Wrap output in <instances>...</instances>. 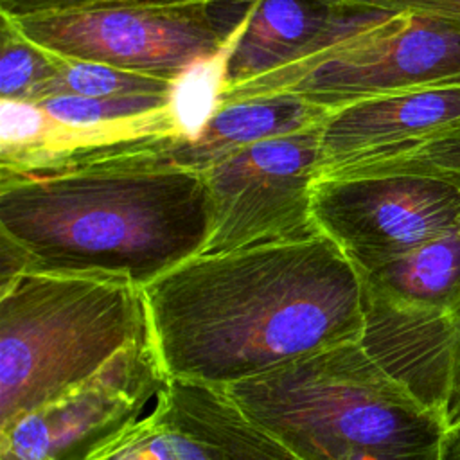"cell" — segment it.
<instances>
[{
    "label": "cell",
    "instance_id": "cell-1",
    "mask_svg": "<svg viewBox=\"0 0 460 460\" xmlns=\"http://www.w3.org/2000/svg\"><path fill=\"white\" fill-rule=\"evenodd\" d=\"M171 379L226 388L358 341L363 280L341 248L309 239L199 253L144 288Z\"/></svg>",
    "mask_w": 460,
    "mask_h": 460
},
{
    "label": "cell",
    "instance_id": "cell-2",
    "mask_svg": "<svg viewBox=\"0 0 460 460\" xmlns=\"http://www.w3.org/2000/svg\"><path fill=\"white\" fill-rule=\"evenodd\" d=\"M169 137L79 151L52 165L0 171V234L27 271L146 288L205 252L212 205L199 171L176 164Z\"/></svg>",
    "mask_w": 460,
    "mask_h": 460
},
{
    "label": "cell",
    "instance_id": "cell-3",
    "mask_svg": "<svg viewBox=\"0 0 460 460\" xmlns=\"http://www.w3.org/2000/svg\"><path fill=\"white\" fill-rule=\"evenodd\" d=\"M221 390L304 460H440L447 419L392 379L358 341Z\"/></svg>",
    "mask_w": 460,
    "mask_h": 460
},
{
    "label": "cell",
    "instance_id": "cell-4",
    "mask_svg": "<svg viewBox=\"0 0 460 460\" xmlns=\"http://www.w3.org/2000/svg\"><path fill=\"white\" fill-rule=\"evenodd\" d=\"M149 332L126 280L27 271L0 288V428L97 374Z\"/></svg>",
    "mask_w": 460,
    "mask_h": 460
},
{
    "label": "cell",
    "instance_id": "cell-5",
    "mask_svg": "<svg viewBox=\"0 0 460 460\" xmlns=\"http://www.w3.org/2000/svg\"><path fill=\"white\" fill-rule=\"evenodd\" d=\"M451 84H460V20L376 9L338 43L226 88L223 104L288 93L332 111L372 97Z\"/></svg>",
    "mask_w": 460,
    "mask_h": 460
},
{
    "label": "cell",
    "instance_id": "cell-6",
    "mask_svg": "<svg viewBox=\"0 0 460 460\" xmlns=\"http://www.w3.org/2000/svg\"><path fill=\"white\" fill-rule=\"evenodd\" d=\"M216 5H97L13 20L29 40L61 58L172 81L217 52L235 29L216 16Z\"/></svg>",
    "mask_w": 460,
    "mask_h": 460
},
{
    "label": "cell",
    "instance_id": "cell-7",
    "mask_svg": "<svg viewBox=\"0 0 460 460\" xmlns=\"http://www.w3.org/2000/svg\"><path fill=\"white\" fill-rule=\"evenodd\" d=\"M320 131L322 126H314L262 140L201 171L212 205V234L205 252L322 234L313 212L320 180Z\"/></svg>",
    "mask_w": 460,
    "mask_h": 460
},
{
    "label": "cell",
    "instance_id": "cell-8",
    "mask_svg": "<svg viewBox=\"0 0 460 460\" xmlns=\"http://www.w3.org/2000/svg\"><path fill=\"white\" fill-rule=\"evenodd\" d=\"M151 334H144L97 374L0 428V460H90L169 394Z\"/></svg>",
    "mask_w": 460,
    "mask_h": 460
},
{
    "label": "cell",
    "instance_id": "cell-9",
    "mask_svg": "<svg viewBox=\"0 0 460 460\" xmlns=\"http://www.w3.org/2000/svg\"><path fill=\"white\" fill-rule=\"evenodd\" d=\"M313 212L359 273L401 257L460 223V189L417 172L320 178Z\"/></svg>",
    "mask_w": 460,
    "mask_h": 460
},
{
    "label": "cell",
    "instance_id": "cell-10",
    "mask_svg": "<svg viewBox=\"0 0 460 460\" xmlns=\"http://www.w3.org/2000/svg\"><path fill=\"white\" fill-rule=\"evenodd\" d=\"M358 343L392 379L449 424L460 383V309L404 304L363 286Z\"/></svg>",
    "mask_w": 460,
    "mask_h": 460
},
{
    "label": "cell",
    "instance_id": "cell-11",
    "mask_svg": "<svg viewBox=\"0 0 460 460\" xmlns=\"http://www.w3.org/2000/svg\"><path fill=\"white\" fill-rule=\"evenodd\" d=\"M460 119V84L358 101L332 110L320 131V178L383 160Z\"/></svg>",
    "mask_w": 460,
    "mask_h": 460
},
{
    "label": "cell",
    "instance_id": "cell-12",
    "mask_svg": "<svg viewBox=\"0 0 460 460\" xmlns=\"http://www.w3.org/2000/svg\"><path fill=\"white\" fill-rule=\"evenodd\" d=\"M374 11L336 0L252 2L246 27L230 58L225 90L338 43L359 29Z\"/></svg>",
    "mask_w": 460,
    "mask_h": 460
},
{
    "label": "cell",
    "instance_id": "cell-13",
    "mask_svg": "<svg viewBox=\"0 0 460 460\" xmlns=\"http://www.w3.org/2000/svg\"><path fill=\"white\" fill-rule=\"evenodd\" d=\"M329 115L331 110L288 93L228 101L194 140L169 137L167 151L176 164L201 172L243 147L322 126Z\"/></svg>",
    "mask_w": 460,
    "mask_h": 460
},
{
    "label": "cell",
    "instance_id": "cell-14",
    "mask_svg": "<svg viewBox=\"0 0 460 460\" xmlns=\"http://www.w3.org/2000/svg\"><path fill=\"white\" fill-rule=\"evenodd\" d=\"M167 402L174 420L212 444L223 460H304L243 413L221 388L171 379Z\"/></svg>",
    "mask_w": 460,
    "mask_h": 460
},
{
    "label": "cell",
    "instance_id": "cell-15",
    "mask_svg": "<svg viewBox=\"0 0 460 460\" xmlns=\"http://www.w3.org/2000/svg\"><path fill=\"white\" fill-rule=\"evenodd\" d=\"M363 286L397 302L460 309V223L372 271Z\"/></svg>",
    "mask_w": 460,
    "mask_h": 460
},
{
    "label": "cell",
    "instance_id": "cell-16",
    "mask_svg": "<svg viewBox=\"0 0 460 460\" xmlns=\"http://www.w3.org/2000/svg\"><path fill=\"white\" fill-rule=\"evenodd\" d=\"M250 5L226 43L217 52L192 63L176 79H172L169 113L172 117L178 138L194 140L221 110L230 58L246 27Z\"/></svg>",
    "mask_w": 460,
    "mask_h": 460
},
{
    "label": "cell",
    "instance_id": "cell-17",
    "mask_svg": "<svg viewBox=\"0 0 460 460\" xmlns=\"http://www.w3.org/2000/svg\"><path fill=\"white\" fill-rule=\"evenodd\" d=\"M90 460H223L221 453L185 431L171 415L167 397Z\"/></svg>",
    "mask_w": 460,
    "mask_h": 460
},
{
    "label": "cell",
    "instance_id": "cell-18",
    "mask_svg": "<svg viewBox=\"0 0 460 460\" xmlns=\"http://www.w3.org/2000/svg\"><path fill=\"white\" fill-rule=\"evenodd\" d=\"M0 99L38 102L56 79L63 58L29 40L0 11Z\"/></svg>",
    "mask_w": 460,
    "mask_h": 460
},
{
    "label": "cell",
    "instance_id": "cell-19",
    "mask_svg": "<svg viewBox=\"0 0 460 460\" xmlns=\"http://www.w3.org/2000/svg\"><path fill=\"white\" fill-rule=\"evenodd\" d=\"M167 79L122 70L117 66L63 58L59 74L49 84L43 99L52 95L79 97H169Z\"/></svg>",
    "mask_w": 460,
    "mask_h": 460
},
{
    "label": "cell",
    "instance_id": "cell-20",
    "mask_svg": "<svg viewBox=\"0 0 460 460\" xmlns=\"http://www.w3.org/2000/svg\"><path fill=\"white\" fill-rule=\"evenodd\" d=\"M383 172L429 174L460 189V119L383 160L356 167L338 176Z\"/></svg>",
    "mask_w": 460,
    "mask_h": 460
},
{
    "label": "cell",
    "instance_id": "cell-21",
    "mask_svg": "<svg viewBox=\"0 0 460 460\" xmlns=\"http://www.w3.org/2000/svg\"><path fill=\"white\" fill-rule=\"evenodd\" d=\"M38 104L56 120L77 126L124 122L165 110L169 97H79L52 95Z\"/></svg>",
    "mask_w": 460,
    "mask_h": 460
},
{
    "label": "cell",
    "instance_id": "cell-22",
    "mask_svg": "<svg viewBox=\"0 0 460 460\" xmlns=\"http://www.w3.org/2000/svg\"><path fill=\"white\" fill-rule=\"evenodd\" d=\"M255 0H0V11L11 16L97 5H194V4H250Z\"/></svg>",
    "mask_w": 460,
    "mask_h": 460
},
{
    "label": "cell",
    "instance_id": "cell-23",
    "mask_svg": "<svg viewBox=\"0 0 460 460\" xmlns=\"http://www.w3.org/2000/svg\"><path fill=\"white\" fill-rule=\"evenodd\" d=\"M343 5L379 11H411L420 14L460 20V0H336Z\"/></svg>",
    "mask_w": 460,
    "mask_h": 460
},
{
    "label": "cell",
    "instance_id": "cell-24",
    "mask_svg": "<svg viewBox=\"0 0 460 460\" xmlns=\"http://www.w3.org/2000/svg\"><path fill=\"white\" fill-rule=\"evenodd\" d=\"M440 460H460V417L453 419L442 440Z\"/></svg>",
    "mask_w": 460,
    "mask_h": 460
},
{
    "label": "cell",
    "instance_id": "cell-25",
    "mask_svg": "<svg viewBox=\"0 0 460 460\" xmlns=\"http://www.w3.org/2000/svg\"><path fill=\"white\" fill-rule=\"evenodd\" d=\"M456 413H460V383H458V392H456V399H455V404H453V408H451V413H449V420H451V417H453V415H456Z\"/></svg>",
    "mask_w": 460,
    "mask_h": 460
},
{
    "label": "cell",
    "instance_id": "cell-26",
    "mask_svg": "<svg viewBox=\"0 0 460 460\" xmlns=\"http://www.w3.org/2000/svg\"><path fill=\"white\" fill-rule=\"evenodd\" d=\"M456 417H460V413H456V415H455V417H451V420H453V419H456Z\"/></svg>",
    "mask_w": 460,
    "mask_h": 460
}]
</instances>
